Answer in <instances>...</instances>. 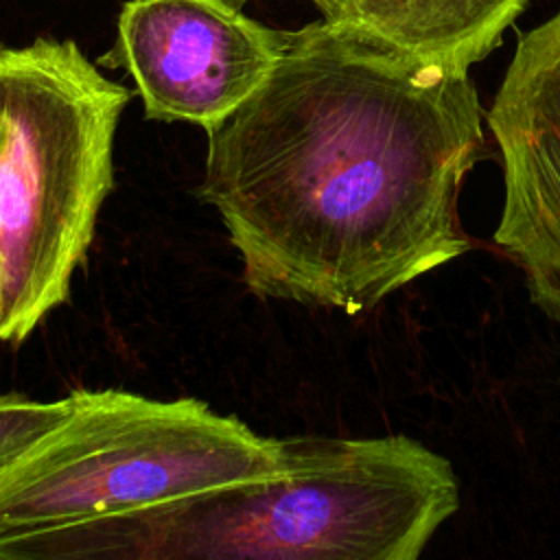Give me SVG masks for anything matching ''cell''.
<instances>
[{
	"label": "cell",
	"instance_id": "obj_2",
	"mask_svg": "<svg viewBox=\"0 0 560 560\" xmlns=\"http://www.w3.org/2000/svg\"><path fill=\"white\" fill-rule=\"evenodd\" d=\"M457 510L451 462L409 435L284 438L271 472L0 534V560H418Z\"/></svg>",
	"mask_w": 560,
	"mask_h": 560
},
{
	"label": "cell",
	"instance_id": "obj_5",
	"mask_svg": "<svg viewBox=\"0 0 560 560\" xmlns=\"http://www.w3.org/2000/svg\"><path fill=\"white\" fill-rule=\"evenodd\" d=\"M280 48L282 31L230 0H129L101 61L129 72L147 118L208 131L260 88Z\"/></svg>",
	"mask_w": 560,
	"mask_h": 560
},
{
	"label": "cell",
	"instance_id": "obj_3",
	"mask_svg": "<svg viewBox=\"0 0 560 560\" xmlns=\"http://www.w3.org/2000/svg\"><path fill=\"white\" fill-rule=\"evenodd\" d=\"M129 90L74 42L0 48V339L22 343L70 295L114 186Z\"/></svg>",
	"mask_w": 560,
	"mask_h": 560
},
{
	"label": "cell",
	"instance_id": "obj_6",
	"mask_svg": "<svg viewBox=\"0 0 560 560\" xmlns=\"http://www.w3.org/2000/svg\"><path fill=\"white\" fill-rule=\"evenodd\" d=\"M486 122L503 179L492 238L560 322V13L518 37Z\"/></svg>",
	"mask_w": 560,
	"mask_h": 560
},
{
	"label": "cell",
	"instance_id": "obj_8",
	"mask_svg": "<svg viewBox=\"0 0 560 560\" xmlns=\"http://www.w3.org/2000/svg\"><path fill=\"white\" fill-rule=\"evenodd\" d=\"M70 394L59 400L0 394V483L39 440L70 416Z\"/></svg>",
	"mask_w": 560,
	"mask_h": 560
},
{
	"label": "cell",
	"instance_id": "obj_7",
	"mask_svg": "<svg viewBox=\"0 0 560 560\" xmlns=\"http://www.w3.org/2000/svg\"><path fill=\"white\" fill-rule=\"evenodd\" d=\"M525 4L527 0H343L332 20L418 59L470 72L499 46Z\"/></svg>",
	"mask_w": 560,
	"mask_h": 560
},
{
	"label": "cell",
	"instance_id": "obj_4",
	"mask_svg": "<svg viewBox=\"0 0 560 560\" xmlns=\"http://www.w3.org/2000/svg\"><path fill=\"white\" fill-rule=\"evenodd\" d=\"M72 411L0 483V534L153 508L271 472L280 440L203 400L74 389Z\"/></svg>",
	"mask_w": 560,
	"mask_h": 560
},
{
	"label": "cell",
	"instance_id": "obj_1",
	"mask_svg": "<svg viewBox=\"0 0 560 560\" xmlns=\"http://www.w3.org/2000/svg\"><path fill=\"white\" fill-rule=\"evenodd\" d=\"M199 197L260 298L359 315L470 249L464 177L483 155L468 72L322 18L206 131Z\"/></svg>",
	"mask_w": 560,
	"mask_h": 560
},
{
	"label": "cell",
	"instance_id": "obj_9",
	"mask_svg": "<svg viewBox=\"0 0 560 560\" xmlns=\"http://www.w3.org/2000/svg\"><path fill=\"white\" fill-rule=\"evenodd\" d=\"M230 2L241 4V2H247V0H230ZM311 2L322 11V18H326V20L337 18V13H339V9L343 4V0H311Z\"/></svg>",
	"mask_w": 560,
	"mask_h": 560
}]
</instances>
